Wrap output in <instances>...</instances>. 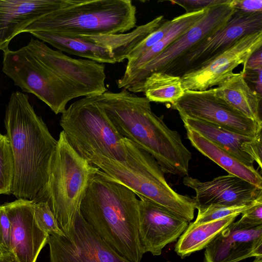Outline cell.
Listing matches in <instances>:
<instances>
[{
  "instance_id": "1",
  "label": "cell",
  "mask_w": 262,
  "mask_h": 262,
  "mask_svg": "<svg viewBox=\"0 0 262 262\" xmlns=\"http://www.w3.org/2000/svg\"><path fill=\"white\" fill-rule=\"evenodd\" d=\"M92 96L118 133L149 154L164 173L188 175L191 153L178 132L152 112L147 98L125 89Z\"/></svg>"
},
{
  "instance_id": "2",
  "label": "cell",
  "mask_w": 262,
  "mask_h": 262,
  "mask_svg": "<svg viewBox=\"0 0 262 262\" xmlns=\"http://www.w3.org/2000/svg\"><path fill=\"white\" fill-rule=\"evenodd\" d=\"M29 98L20 92L11 93L4 123L14 164L11 194L17 199L34 200L48 181L57 140Z\"/></svg>"
},
{
  "instance_id": "3",
  "label": "cell",
  "mask_w": 262,
  "mask_h": 262,
  "mask_svg": "<svg viewBox=\"0 0 262 262\" xmlns=\"http://www.w3.org/2000/svg\"><path fill=\"white\" fill-rule=\"evenodd\" d=\"M80 212L119 255L141 262L144 253L139 237V200L134 191L100 169L89 184Z\"/></svg>"
},
{
  "instance_id": "4",
  "label": "cell",
  "mask_w": 262,
  "mask_h": 262,
  "mask_svg": "<svg viewBox=\"0 0 262 262\" xmlns=\"http://www.w3.org/2000/svg\"><path fill=\"white\" fill-rule=\"evenodd\" d=\"M125 160L118 162L95 156L89 162L117 182L142 196L182 217L194 218L196 205L192 198L177 193L167 183L156 160L147 151L123 138Z\"/></svg>"
},
{
  "instance_id": "5",
  "label": "cell",
  "mask_w": 262,
  "mask_h": 262,
  "mask_svg": "<svg viewBox=\"0 0 262 262\" xmlns=\"http://www.w3.org/2000/svg\"><path fill=\"white\" fill-rule=\"evenodd\" d=\"M99 168L79 155L61 131L57 140L48 181L34 202L47 203L65 235L74 227L89 184Z\"/></svg>"
},
{
  "instance_id": "6",
  "label": "cell",
  "mask_w": 262,
  "mask_h": 262,
  "mask_svg": "<svg viewBox=\"0 0 262 262\" xmlns=\"http://www.w3.org/2000/svg\"><path fill=\"white\" fill-rule=\"evenodd\" d=\"M136 13L130 0H71L21 33L45 31L66 36L124 33L136 26Z\"/></svg>"
},
{
  "instance_id": "7",
  "label": "cell",
  "mask_w": 262,
  "mask_h": 262,
  "mask_svg": "<svg viewBox=\"0 0 262 262\" xmlns=\"http://www.w3.org/2000/svg\"><path fill=\"white\" fill-rule=\"evenodd\" d=\"M31 38L18 50L3 52L2 71L23 92L31 93L46 103L56 115L68 103L79 97L91 96L87 91L57 74L47 63Z\"/></svg>"
},
{
  "instance_id": "8",
  "label": "cell",
  "mask_w": 262,
  "mask_h": 262,
  "mask_svg": "<svg viewBox=\"0 0 262 262\" xmlns=\"http://www.w3.org/2000/svg\"><path fill=\"white\" fill-rule=\"evenodd\" d=\"M59 123L71 146L89 162L95 156L125 161L124 137L92 96L71 104L61 113Z\"/></svg>"
},
{
  "instance_id": "9",
  "label": "cell",
  "mask_w": 262,
  "mask_h": 262,
  "mask_svg": "<svg viewBox=\"0 0 262 262\" xmlns=\"http://www.w3.org/2000/svg\"><path fill=\"white\" fill-rule=\"evenodd\" d=\"M235 11L229 3L209 8L198 22L158 55L128 77L117 80L118 88L133 93H141L143 82L149 75L156 72H163L193 46L223 27Z\"/></svg>"
},
{
  "instance_id": "10",
  "label": "cell",
  "mask_w": 262,
  "mask_h": 262,
  "mask_svg": "<svg viewBox=\"0 0 262 262\" xmlns=\"http://www.w3.org/2000/svg\"><path fill=\"white\" fill-rule=\"evenodd\" d=\"M262 31V12L246 14L236 10L227 22L192 46L163 73L181 77L196 70L249 34Z\"/></svg>"
},
{
  "instance_id": "11",
  "label": "cell",
  "mask_w": 262,
  "mask_h": 262,
  "mask_svg": "<svg viewBox=\"0 0 262 262\" xmlns=\"http://www.w3.org/2000/svg\"><path fill=\"white\" fill-rule=\"evenodd\" d=\"M50 262H131L114 250L90 226L80 211L68 235H49Z\"/></svg>"
},
{
  "instance_id": "12",
  "label": "cell",
  "mask_w": 262,
  "mask_h": 262,
  "mask_svg": "<svg viewBox=\"0 0 262 262\" xmlns=\"http://www.w3.org/2000/svg\"><path fill=\"white\" fill-rule=\"evenodd\" d=\"M172 107L180 116L206 121L241 135L253 138L261 135L262 123L247 118L219 100L212 89L186 90Z\"/></svg>"
},
{
  "instance_id": "13",
  "label": "cell",
  "mask_w": 262,
  "mask_h": 262,
  "mask_svg": "<svg viewBox=\"0 0 262 262\" xmlns=\"http://www.w3.org/2000/svg\"><path fill=\"white\" fill-rule=\"evenodd\" d=\"M261 45L262 31L245 35L203 67L182 76L183 88L185 91H205L218 86L233 75L239 65L244 67Z\"/></svg>"
},
{
  "instance_id": "14",
  "label": "cell",
  "mask_w": 262,
  "mask_h": 262,
  "mask_svg": "<svg viewBox=\"0 0 262 262\" xmlns=\"http://www.w3.org/2000/svg\"><path fill=\"white\" fill-rule=\"evenodd\" d=\"M139 200V237L144 253L160 255L189 225L182 217L142 196Z\"/></svg>"
},
{
  "instance_id": "15",
  "label": "cell",
  "mask_w": 262,
  "mask_h": 262,
  "mask_svg": "<svg viewBox=\"0 0 262 262\" xmlns=\"http://www.w3.org/2000/svg\"><path fill=\"white\" fill-rule=\"evenodd\" d=\"M205 249L204 262H239L262 256V225L252 226L240 219L234 221Z\"/></svg>"
},
{
  "instance_id": "16",
  "label": "cell",
  "mask_w": 262,
  "mask_h": 262,
  "mask_svg": "<svg viewBox=\"0 0 262 262\" xmlns=\"http://www.w3.org/2000/svg\"><path fill=\"white\" fill-rule=\"evenodd\" d=\"M11 224V249L19 262H36L49 235L38 226L33 200L17 199L3 204Z\"/></svg>"
},
{
  "instance_id": "17",
  "label": "cell",
  "mask_w": 262,
  "mask_h": 262,
  "mask_svg": "<svg viewBox=\"0 0 262 262\" xmlns=\"http://www.w3.org/2000/svg\"><path fill=\"white\" fill-rule=\"evenodd\" d=\"M183 183L195 192L192 197L199 206L210 205L240 206L249 204L262 193V189L234 175L221 176L203 182L188 175Z\"/></svg>"
},
{
  "instance_id": "18",
  "label": "cell",
  "mask_w": 262,
  "mask_h": 262,
  "mask_svg": "<svg viewBox=\"0 0 262 262\" xmlns=\"http://www.w3.org/2000/svg\"><path fill=\"white\" fill-rule=\"evenodd\" d=\"M71 0H0V51L30 24L68 6Z\"/></svg>"
},
{
  "instance_id": "19",
  "label": "cell",
  "mask_w": 262,
  "mask_h": 262,
  "mask_svg": "<svg viewBox=\"0 0 262 262\" xmlns=\"http://www.w3.org/2000/svg\"><path fill=\"white\" fill-rule=\"evenodd\" d=\"M186 129H192L249 166L256 162L262 167L261 135L256 138L241 135L220 126L180 116Z\"/></svg>"
},
{
  "instance_id": "20",
  "label": "cell",
  "mask_w": 262,
  "mask_h": 262,
  "mask_svg": "<svg viewBox=\"0 0 262 262\" xmlns=\"http://www.w3.org/2000/svg\"><path fill=\"white\" fill-rule=\"evenodd\" d=\"M212 90L219 100L247 118L262 123L261 96L248 84L243 71L234 73Z\"/></svg>"
},
{
  "instance_id": "21",
  "label": "cell",
  "mask_w": 262,
  "mask_h": 262,
  "mask_svg": "<svg viewBox=\"0 0 262 262\" xmlns=\"http://www.w3.org/2000/svg\"><path fill=\"white\" fill-rule=\"evenodd\" d=\"M192 146L201 154L223 168L229 174L241 178L262 189L261 174L254 166H249L239 159L220 147L196 132L186 129Z\"/></svg>"
},
{
  "instance_id": "22",
  "label": "cell",
  "mask_w": 262,
  "mask_h": 262,
  "mask_svg": "<svg viewBox=\"0 0 262 262\" xmlns=\"http://www.w3.org/2000/svg\"><path fill=\"white\" fill-rule=\"evenodd\" d=\"M29 33L62 52L100 63H117L115 54L111 50L82 35L66 36L45 31H33Z\"/></svg>"
},
{
  "instance_id": "23",
  "label": "cell",
  "mask_w": 262,
  "mask_h": 262,
  "mask_svg": "<svg viewBox=\"0 0 262 262\" xmlns=\"http://www.w3.org/2000/svg\"><path fill=\"white\" fill-rule=\"evenodd\" d=\"M239 214L232 215L217 220L189 224L178 238L174 247L177 254L183 258L205 248Z\"/></svg>"
},
{
  "instance_id": "24",
  "label": "cell",
  "mask_w": 262,
  "mask_h": 262,
  "mask_svg": "<svg viewBox=\"0 0 262 262\" xmlns=\"http://www.w3.org/2000/svg\"><path fill=\"white\" fill-rule=\"evenodd\" d=\"M208 8L191 13H185L173 18L171 26L161 40L136 60L127 62L125 72L121 78H125L128 77L138 69L158 55L198 22Z\"/></svg>"
},
{
  "instance_id": "25",
  "label": "cell",
  "mask_w": 262,
  "mask_h": 262,
  "mask_svg": "<svg viewBox=\"0 0 262 262\" xmlns=\"http://www.w3.org/2000/svg\"><path fill=\"white\" fill-rule=\"evenodd\" d=\"M181 77L156 72L144 80L141 90L150 102L173 104L185 93Z\"/></svg>"
},
{
  "instance_id": "26",
  "label": "cell",
  "mask_w": 262,
  "mask_h": 262,
  "mask_svg": "<svg viewBox=\"0 0 262 262\" xmlns=\"http://www.w3.org/2000/svg\"><path fill=\"white\" fill-rule=\"evenodd\" d=\"M14 174V160L9 140L6 135L0 136V191L11 194Z\"/></svg>"
},
{
  "instance_id": "27",
  "label": "cell",
  "mask_w": 262,
  "mask_h": 262,
  "mask_svg": "<svg viewBox=\"0 0 262 262\" xmlns=\"http://www.w3.org/2000/svg\"><path fill=\"white\" fill-rule=\"evenodd\" d=\"M254 200L249 204L240 206L210 205L198 207L196 208L198 210V215L194 222L204 223L219 220L232 215H239L250 207Z\"/></svg>"
},
{
  "instance_id": "28",
  "label": "cell",
  "mask_w": 262,
  "mask_h": 262,
  "mask_svg": "<svg viewBox=\"0 0 262 262\" xmlns=\"http://www.w3.org/2000/svg\"><path fill=\"white\" fill-rule=\"evenodd\" d=\"M34 216L39 227L48 235H64L59 227L49 204L46 202H35Z\"/></svg>"
},
{
  "instance_id": "29",
  "label": "cell",
  "mask_w": 262,
  "mask_h": 262,
  "mask_svg": "<svg viewBox=\"0 0 262 262\" xmlns=\"http://www.w3.org/2000/svg\"><path fill=\"white\" fill-rule=\"evenodd\" d=\"M172 23V19L166 20L159 28L147 35L128 54L126 58L127 62L136 60L161 40Z\"/></svg>"
},
{
  "instance_id": "30",
  "label": "cell",
  "mask_w": 262,
  "mask_h": 262,
  "mask_svg": "<svg viewBox=\"0 0 262 262\" xmlns=\"http://www.w3.org/2000/svg\"><path fill=\"white\" fill-rule=\"evenodd\" d=\"M11 251V224L3 205H0V252Z\"/></svg>"
},
{
  "instance_id": "31",
  "label": "cell",
  "mask_w": 262,
  "mask_h": 262,
  "mask_svg": "<svg viewBox=\"0 0 262 262\" xmlns=\"http://www.w3.org/2000/svg\"><path fill=\"white\" fill-rule=\"evenodd\" d=\"M241 214L239 219L243 223L252 226L262 225V193L255 199L252 205Z\"/></svg>"
},
{
  "instance_id": "32",
  "label": "cell",
  "mask_w": 262,
  "mask_h": 262,
  "mask_svg": "<svg viewBox=\"0 0 262 262\" xmlns=\"http://www.w3.org/2000/svg\"><path fill=\"white\" fill-rule=\"evenodd\" d=\"M231 0H179L171 1L173 4L183 7L186 13L196 12L217 5L229 3Z\"/></svg>"
},
{
  "instance_id": "33",
  "label": "cell",
  "mask_w": 262,
  "mask_h": 262,
  "mask_svg": "<svg viewBox=\"0 0 262 262\" xmlns=\"http://www.w3.org/2000/svg\"><path fill=\"white\" fill-rule=\"evenodd\" d=\"M229 5L233 9L246 14L262 12L261 0H231Z\"/></svg>"
},
{
  "instance_id": "34",
  "label": "cell",
  "mask_w": 262,
  "mask_h": 262,
  "mask_svg": "<svg viewBox=\"0 0 262 262\" xmlns=\"http://www.w3.org/2000/svg\"><path fill=\"white\" fill-rule=\"evenodd\" d=\"M242 71L244 72V77L246 80H249L252 82L254 86V90L261 96L262 68L255 70H243Z\"/></svg>"
},
{
  "instance_id": "35",
  "label": "cell",
  "mask_w": 262,
  "mask_h": 262,
  "mask_svg": "<svg viewBox=\"0 0 262 262\" xmlns=\"http://www.w3.org/2000/svg\"><path fill=\"white\" fill-rule=\"evenodd\" d=\"M261 48L254 52L248 59L243 70H255L262 68Z\"/></svg>"
},
{
  "instance_id": "36",
  "label": "cell",
  "mask_w": 262,
  "mask_h": 262,
  "mask_svg": "<svg viewBox=\"0 0 262 262\" xmlns=\"http://www.w3.org/2000/svg\"><path fill=\"white\" fill-rule=\"evenodd\" d=\"M0 262H19L12 251L0 252Z\"/></svg>"
},
{
  "instance_id": "37",
  "label": "cell",
  "mask_w": 262,
  "mask_h": 262,
  "mask_svg": "<svg viewBox=\"0 0 262 262\" xmlns=\"http://www.w3.org/2000/svg\"><path fill=\"white\" fill-rule=\"evenodd\" d=\"M252 262H262V256L255 257L254 260Z\"/></svg>"
},
{
  "instance_id": "38",
  "label": "cell",
  "mask_w": 262,
  "mask_h": 262,
  "mask_svg": "<svg viewBox=\"0 0 262 262\" xmlns=\"http://www.w3.org/2000/svg\"><path fill=\"white\" fill-rule=\"evenodd\" d=\"M2 194V192L0 191V194Z\"/></svg>"
},
{
  "instance_id": "39",
  "label": "cell",
  "mask_w": 262,
  "mask_h": 262,
  "mask_svg": "<svg viewBox=\"0 0 262 262\" xmlns=\"http://www.w3.org/2000/svg\"><path fill=\"white\" fill-rule=\"evenodd\" d=\"M2 134L0 133V136Z\"/></svg>"
}]
</instances>
